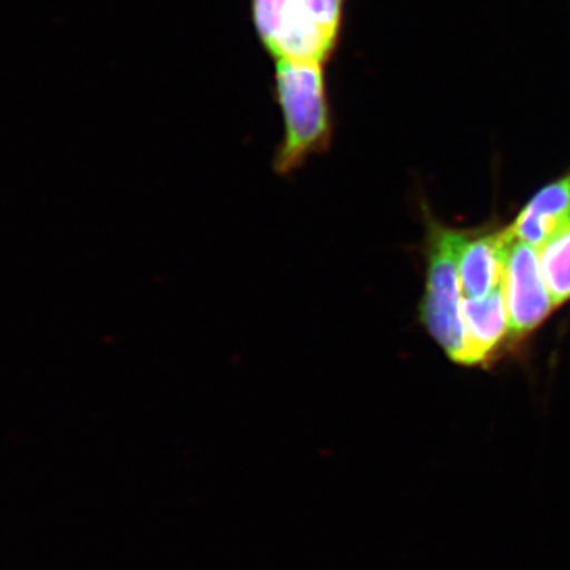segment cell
Wrapping results in <instances>:
<instances>
[{
	"label": "cell",
	"mask_w": 570,
	"mask_h": 570,
	"mask_svg": "<svg viewBox=\"0 0 570 570\" xmlns=\"http://www.w3.org/2000/svg\"><path fill=\"white\" fill-rule=\"evenodd\" d=\"M273 91L283 115V140L273 156V171L288 178L313 157L332 149L335 118L325 63L276 61Z\"/></svg>",
	"instance_id": "cell-1"
},
{
	"label": "cell",
	"mask_w": 570,
	"mask_h": 570,
	"mask_svg": "<svg viewBox=\"0 0 570 570\" xmlns=\"http://www.w3.org/2000/svg\"><path fill=\"white\" fill-rule=\"evenodd\" d=\"M347 0H250L255 33L276 61H332Z\"/></svg>",
	"instance_id": "cell-2"
},
{
	"label": "cell",
	"mask_w": 570,
	"mask_h": 570,
	"mask_svg": "<svg viewBox=\"0 0 570 570\" xmlns=\"http://www.w3.org/2000/svg\"><path fill=\"white\" fill-rule=\"evenodd\" d=\"M426 238V287L420 302V322L453 362H466V336L461 317L460 249L464 235L434 224Z\"/></svg>",
	"instance_id": "cell-3"
},
{
	"label": "cell",
	"mask_w": 570,
	"mask_h": 570,
	"mask_svg": "<svg viewBox=\"0 0 570 570\" xmlns=\"http://www.w3.org/2000/svg\"><path fill=\"white\" fill-rule=\"evenodd\" d=\"M502 287L510 333L515 337L538 328L553 311V299L540 269L538 247L519 239L512 243Z\"/></svg>",
	"instance_id": "cell-4"
},
{
	"label": "cell",
	"mask_w": 570,
	"mask_h": 570,
	"mask_svg": "<svg viewBox=\"0 0 570 570\" xmlns=\"http://www.w3.org/2000/svg\"><path fill=\"white\" fill-rule=\"evenodd\" d=\"M515 242L510 228L464 235L460 249L461 292L466 298H483L504 283L510 247Z\"/></svg>",
	"instance_id": "cell-5"
},
{
	"label": "cell",
	"mask_w": 570,
	"mask_h": 570,
	"mask_svg": "<svg viewBox=\"0 0 570 570\" xmlns=\"http://www.w3.org/2000/svg\"><path fill=\"white\" fill-rule=\"evenodd\" d=\"M461 317L466 336L464 365H480L504 343L510 330L502 284L483 298H464Z\"/></svg>",
	"instance_id": "cell-6"
},
{
	"label": "cell",
	"mask_w": 570,
	"mask_h": 570,
	"mask_svg": "<svg viewBox=\"0 0 570 570\" xmlns=\"http://www.w3.org/2000/svg\"><path fill=\"white\" fill-rule=\"evenodd\" d=\"M569 219L570 170L557 181L542 187L509 228L519 242L540 247Z\"/></svg>",
	"instance_id": "cell-7"
},
{
	"label": "cell",
	"mask_w": 570,
	"mask_h": 570,
	"mask_svg": "<svg viewBox=\"0 0 570 570\" xmlns=\"http://www.w3.org/2000/svg\"><path fill=\"white\" fill-rule=\"evenodd\" d=\"M540 269L554 307L570 299V219L538 247Z\"/></svg>",
	"instance_id": "cell-8"
}]
</instances>
